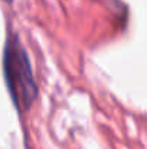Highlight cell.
Wrapping results in <instances>:
<instances>
[{
	"instance_id": "1",
	"label": "cell",
	"mask_w": 147,
	"mask_h": 149,
	"mask_svg": "<svg viewBox=\"0 0 147 149\" xmlns=\"http://www.w3.org/2000/svg\"><path fill=\"white\" fill-rule=\"evenodd\" d=\"M3 74L9 94L19 111L29 110L38 97L29 55L16 33H9L3 51Z\"/></svg>"
},
{
	"instance_id": "2",
	"label": "cell",
	"mask_w": 147,
	"mask_h": 149,
	"mask_svg": "<svg viewBox=\"0 0 147 149\" xmlns=\"http://www.w3.org/2000/svg\"><path fill=\"white\" fill-rule=\"evenodd\" d=\"M6 1H12V0H6Z\"/></svg>"
}]
</instances>
